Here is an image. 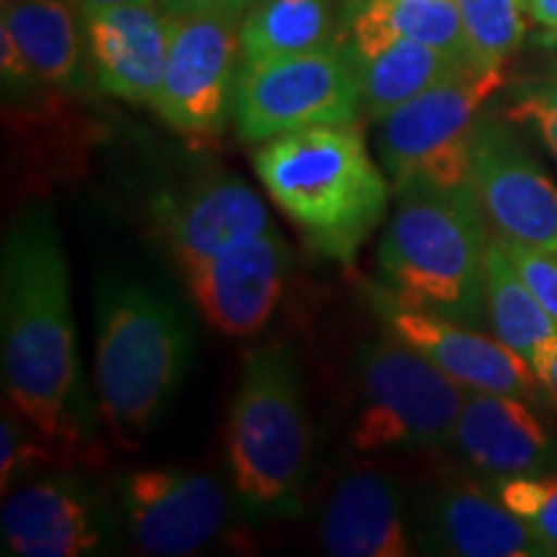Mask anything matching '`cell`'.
<instances>
[{"instance_id": "obj_1", "label": "cell", "mask_w": 557, "mask_h": 557, "mask_svg": "<svg viewBox=\"0 0 557 557\" xmlns=\"http://www.w3.org/2000/svg\"><path fill=\"white\" fill-rule=\"evenodd\" d=\"M0 357L5 400L65 462H99L103 421L81 367L67 259L54 214L39 205L3 233Z\"/></svg>"}, {"instance_id": "obj_2", "label": "cell", "mask_w": 557, "mask_h": 557, "mask_svg": "<svg viewBox=\"0 0 557 557\" xmlns=\"http://www.w3.org/2000/svg\"><path fill=\"white\" fill-rule=\"evenodd\" d=\"M96 400L124 449L156 429L191 367L189 320L148 284L103 276L96 284Z\"/></svg>"}, {"instance_id": "obj_3", "label": "cell", "mask_w": 557, "mask_h": 557, "mask_svg": "<svg viewBox=\"0 0 557 557\" xmlns=\"http://www.w3.org/2000/svg\"><path fill=\"white\" fill-rule=\"evenodd\" d=\"M263 189L323 259L354 263L387 209L382 176L354 124L267 139L253 158Z\"/></svg>"}, {"instance_id": "obj_4", "label": "cell", "mask_w": 557, "mask_h": 557, "mask_svg": "<svg viewBox=\"0 0 557 557\" xmlns=\"http://www.w3.org/2000/svg\"><path fill=\"white\" fill-rule=\"evenodd\" d=\"M377 250L380 284L408 308L480 329L485 308V214L475 189L410 184Z\"/></svg>"}, {"instance_id": "obj_5", "label": "cell", "mask_w": 557, "mask_h": 557, "mask_svg": "<svg viewBox=\"0 0 557 557\" xmlns=\"http://www.w3.org/2000/svg\"><path fill=\"white\" fill-rule=\"evenodd\" d=\"M227 465L243 513L295 519L310 475V418L289 346L250 348L227 418Z\"/></svg>"}, {"instance_id": "obj_6", "label": "cell", "mask_w": 557, "mask_h": 557, "mask_svg": "<svg viewBox=\"0 0 557 557\" xmlns=\"http://www.w3.org/2000/svg\"><path fill=\"white\" fill-rule=\"evenodd\" d=\"M468 389L393 333L361 348L354 369L351 444L359 451L449 447Z\"/></svg>"}, {"instance_id": "obj_7", "label": "cell", "mask_w": 557, "mask_h": 557, "mask_svg": "<svg viewBox=\"0 0 557 557\" xmlns=\"http://www.w3.org/2000/svg\"><path fill=\"white\" fill-rule=\"evenodd\" d=\"M504 83L500 67L468 65L377 122L393 191L410 184L472 189V135Z\"/></svg>"}, {"instance_id": "obj_8", "label": "cell", "mask_w": 557, "mask_h": 557, "mask_svg": "<svg viewBox=\"0 0 557 557\" xmlns=\"http://www.w3.org/2000/svg\"><path fill=\"white\" fill-rule=\"evenodd\" d=\"M359 114V67L346 41L243 62L233 116L246 143H267L323 124H354Z\"/></svg>"}, {"instance_id": "obj_9", "label": "cell", "mask_w": 557, "mask_h": 557, "mask_svg": "<svg viewBox=\"0 0 557 557\" xmlns=\"http://www.w3.org/2000/svg\"><path fill=\"white\" fill-rule=\"evenodd\" d=\"M240 24L235 13L173 16L169 62L152 109L178 135L214 137L225 129L243 67Z\"/></svg>"}, {"instance_id": "obj_10", "label": "cell", "mask_w": 557, "mask_h": 557, "mask_svg": "<svg viewBox=\"0 0 557 557\" xmlns=\"http://www.w3.org/2000/svg\"><path fill=\"white\" fill-rule=\"evenodd\" d=\"M124 532L137 553L184 557L212 547L227 529L225 487L186 468L132 470L120 480Z\"/></svg>"}, {"instance_id": "obj_11", "label": "cell", "mask_w": 557, "mask_h": 557, "mask_svg": "<svg viewBox=\"0 0 557 557\" xmlns=\"http://www.w3.org/2000/svg\"><path fill=\"white\" fill-rule=\"evenodd\" d=\"M0 540L3 553L16 557H90L120 545L109 500L75 472H52L5 493Z\"/></svg>"}, {"instance_id": "obj_12", "label": "cell", "mask_w": 557, "mask_h": 557, "mask_svg": "<svg viewBox=\"0 0 557 557\" xmlns=\"http://www.w3.org/2000/svg\"><path fill=\"white\" fill-rule=\"evenodd\" d=\"M367 299L387 333L423 354L468 393H496L521 400L537 395V385H542L537 374L496 336H485L457 320L408 308L382 284H367Z\"/></svg>"}, {"instance_id": "obj_13", "label": "cell", "mask_w": 557, "mask_h": 557, "mask_svg": "<svg viewBox=\"0 0 557 557\" xmlns=\"http://www.w3.org/2000/svg\"><path fill=\"white\" fill-rule=\"evenodd\" d=\"M472 189L498 238L557 259V186L519 139L487 116L472 135Z\"/></svg>"}, {"instance_id": "obj_14", "label": "cell", "mask_w": 557, "mask_h": 557, "mask_svg": "<svg viewBox=\"0 0 557 557\" xmlns=\"http://www.w3.org/2000/svg\"><path fill=\"white\" fill-rule=\"evenodd\" d=\"M292 271V248L269 227L259 238L218 259L184 271L201 318L233 338H248L269 325Z\"/></svg>"}, {"instance_id": "obj_15", "label": "cell", "mask_w": 557, "mask_h": 557, "mask_svg": "<svg viewBox=\"0 0 557 557\" xmlns=\"http://www.w3.org/2000/svg\"><path fill=\"white\" fill-rule=\"evenodd\" d=\"M158 222L181 271L201 267L274 227L259 194L225 171H212L178 194L160 197Z\"/></svg>"}, {"instance_id": "obj_16", "label": "cell", "mask_w": 557, "mask_h": 557, "mask_svg": "<svg viewBox=\"0 0 557 557\" xmlns=\"http://www.w3.org/2000/svg\"><path fill=\"white\" fill-rule=\"evenodd\" d=\"M171 21L158 0L81 13L86 52L107 94L152 107L169 62Z\"/></svg>"}, {"instance_id": "obj_17", "label": "cell", "mask_w": 557, "mask_h": 557, "mask_svg": "<svg viewBox=\"0 0 557 557\" xmlns=\"http://www.w3.org/2000/svg\"><path fill=\"white\" fill-rule=\"evenodd\" d=\"M451 447L493 478L542 475L557 468V444L521 398L468 393Z\"/></svg>"}, {"instance_id": "obj_18", "label": "cell", "mask_w": 557, "mask_h": 557, "mask_svg": "<svg viewBox=\"0 0 557 557\" xmlns=\"http://www.w3.org/2000/svg\"><path fill=\"white\" fill-rule=\"evenodd\" d=\"M320 547L333 557L413 553L398 485L374 470H354L341 478L320 521Z\"/></svg>"}, {"instance_id": "obj_19", "label": "cell", "mask_w": 557, "mask_h": 557, "mask_svg": "<svg viewBox=\"0 0 557 557\" xmlns=\"http://www.w3.org/2000/svg\"><path fill=\"white\" fill-rule=\"evenodd\" d=\"M431 549L459 557H545L529 529L500 504L496 493L472 483L438 487L426 511Z\"/></svg>"}, {"instance_id": "obj_20", "label": "cell", "mask_w": 557, "mask_h": 557, "mask_svg": "<svg viewBox=\"0 0 557 557\" xmlns=\"http://www.w3.org/2000/svg\"><path fill=\"white\" fill-rule=\"evenodd\" d=\"M398 37L421 41L459 62H475L457 0H359L354 5L346 41L354 60L369 58Z\"/></svg>"}, {"instance_id": "obj_21", "label": "cell", "mask_w": 557, "mask_h": 557, "mask_svg": "<svg viewBox=\"0 0 557 557\" xmlns=\"http://www.w3.org/2000/svg\"><path fill=\"white\" fill-rule=\"evenodd\" d=\"M485 308L496 338L524 359L542 382L547 357L557 344V323L513 269L500 238H487Z\"/></svg>"}, {"instance_id": "obj_22", "label": "cell", "mask_w": 557, "mask_h": 557, "mask_svg": "<svg viewBox=\"0 0 557 557\" xmlns=\"http://www.w3.org/2000/svg\"><path fill=\"white\" fill-rule=\"evenodd\" d=\"M75 11L73 0H16L3 9L0 29L11 34L41 86L75 88L81 83L86 39Z\"/></svg>"}, {"instance_id": "obj_23", "label": "cell", "mask_w": 557, "mask_h": 557, "mask_svg": "<svg viewBox=\"0 0 557 557\" xmlns=\"http://www.w3.org/2000/svg\"><path fill=\"white\" fill-rule=\"evenodd\" d=\"M468 65H475V62H459L421 41L403 37L387 41L369 58L357 60L361 114H367V120L372 122H382L403 103Z\"/></svg>"}, {"instance_id": "obj_24", "label": "cell", "mask_w": 557, "mask_h": 557, "mask_svg": "<svg viewBox=\"0 0 557 557\" xmlns=\"http://www.w3.org/2000/svg\"><path fill=\"white\" fill-rule=\"evenodd\" d=\"M333 0H253L243 13V62L312 52L336 41Z\"/></svg>"}, {"instance_id": "obj_25", "label": "cell", "mask_w": 557, "mask_h": 557, "mask_svg": "<svg viewBox=\"0 0 557 557\" xmlns=\"http://www.w3.org/2000/svg\"><path fill=\"white\" fill-rule=\"evenodd\" d=\"M472 60L504 67L527 34L524 0H457Z\"/></svg>"}, {"instance_id": "obj_26", "label": "cell", "mask_w": 557, "mask_h": 557, "mask_svg": "<svg viewBox=\"0 0 557 557\" xmlns=\"http://www.w3.org/2000/svg\"><path fill=\"white\" fill-rule=\"evenodd\" d=\"M493 493L529 529L545 555H557V475L496 478Z\"/></svg>"}, {"instance_id": "obj_27", "label": "cell", "mask_w": 557, "mask_h": 557, "mask_svg": "<svg viewBox=\"0 0 557 557\" xmlns=\"http://www.w3.org/2000/svg\"><path fill=\"white\" fill-rule=\"evenodd\" d=\"M47 462H65L54 444L18 413L11 403H5L3 421H0V491L3 496L18 478H26L32 470Z\"/></svg>"}, {"instance_id": "obj_28", "label": "cell", "mask_w": 557, "mask_h": 557, "mask_svg": "<svg viewBox=\"0 0 557 557\" xmlns=\"http://www.w3.org/2000/svg\"><path fill=\"white\" fill-rule=\"evenodd\" d=\"M508 259H511L513 269L519 271V276L524 278V284L532 289V295L540 299V305L545 308L557 323V259L549 253H542L537 248H529L524 243L517 240H504Z\"/></svg>"}, {"instance_id": "obj_29", "label": "cell", "mask_w": 557, "mask_h": 557, "mask_svg": "<svg viewBox=\"0 0 557 557\" xmlns=\"http://www.w3.org/2000/svg\"><path fill=\"white\" fill-rule=\"evenodd\" d=\"M508 116L519 124H529L542 137V143L557 158V81H545L537 86L519 90Z\"/></svg>"}, {"instance_id": "obj_30", "label": "cell", "mask_w": 557, "mask_h": 557, "mask_svg": "<svg viewBox=\"0 0 557 557\" xmlns=\"http://www.w3.org/2000/svg\"><path fill=\"white\" fill-rule=\"evenodd\" d=\"M253 0H160L165 11L173 16H186V13H235L243 16Z\"/></svg>"}, {"instance_id": "obj_31", "label": "cell", "mask_w": 557, "mask_h": 557, "mask_svg": "<svg viewBox=\"0 0 557 557\" xmlns=\"http://www.w3.org/2000/svg\"><path fill=\"white\" fill-rule=\"evenodd\" d=\"M527 9L537 24L557 32V0H527Z\"/></svg>"}, {"instance_id": "obj_32", "label": "cell", "mask_w": 557, "mask_h": 557, "mask_svg": "<svg viewBox=\"0 0 557 557\" xmlns=\"http://www.w3.org/2000/svg\"><path fill=\"white\" fill-rule=\"evenodd\" d=\"M127 3H156V0H73V5L78 9V13H90V11H101V9H111V5H127Z\"/></svg>"}, {"instance_id": "obj_33", "label": "cell", "mask_w": 557, "mask_h": 557, "mask_svg": "<svg viewBox=\"0 0 557 557\" xmlns=\"http://www.w3.org/2000/svg\"><path fill=\"white\" fill-rule=\"evenodd\" d=\"M542 385H545L549 393L557 398V344L553 351H549L547 357V364H545V372H542Z\"/></svg>"}, {"instance_id": "obj_34", "label": "cell", "mask_w": 557, "mask_h": 557, "mask_svg": "<svg viewBox=\"0 0 557 557\" xmlns=\"http://www.w3.org/2000/svg\"><path fill=\"white\" fill-rule=\"evenodd\" d=\"M11 3H16V0H0V5H3V9H5V5H11Z\"/></svg>"}]
</instances>
